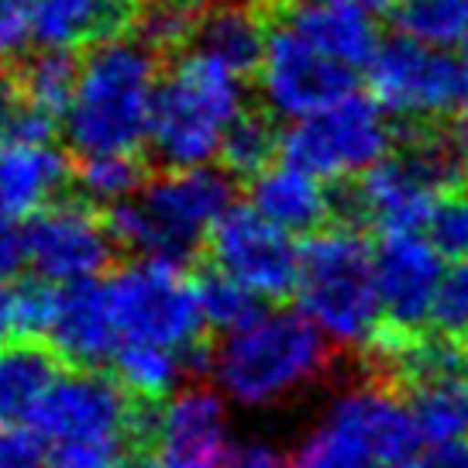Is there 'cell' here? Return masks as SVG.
<instances>
[{"label":"cell","instance_id":"cell-1","mask_svg":"<svg viewBox=\"0 0 468 468\" xmlns=\"http://www.w3.org/2000/svg\"><path fill=\"white\" fill-rule=\"evenodd\" d=\"M159 52L142 31H114L83 52L76 93L62 117L80 159L134 155L148 145L165 76Z\"/></svg>","mask_w":468,"mask_h":468},{"label":"cell","instance_id":"cell-2","mask_svg":"<svg viewBox=\"0 0 468 468\" xmlns=\"http://www.w3.org/2000/svg\"><path fill=\"white\" fill-rule=\"evenodd\" d=\"M210 382L231 407L276 410L310 393L331 368V341L300 314L259 307L218 335Z\"/></svg>","mask_w":468,"mask_h":468},{"label":"cell","instance_id":"cell-3","mask_svg":"<svg viewBox=\"0 0 468 468\" xmlns=\"http://www.w3.org/2000/svg\"><path fill=\"white\" fill-rule=\"evenodd\" d=\"M292 296L335 348L368 351L386 327L376 249L355 224H327L310 234Z\"/></svg>","mask_w":468,"mask_h":468},{"label":"cell","instance_id":"cell-4","mask_svg":"<svg viewBox=\"0 0 468 468\" xmlns=\"http://www.w3.org/2000/svg\"><path fill=\"white\" fill-rule=\"evenodd\" d=\"M403 134L348 193L351 220L382 238L424 234L438 207L468 186V162L448 134H438V128H403Z\"/></svg>","mask_w":468,"mask_h":468},{"label":"cell","instance_id":"cell-5","mask_svg":"<svg viewBox=\"0 0 468 468\" xmlns=\"http://www.w3.org/2000/svg\"><path fill=\"white\" fill-rule=\"evenodd\" d=\"M420 431L403 393L372 376L337 389L292 452V468H399L420 458Z\"/></svg>","mask_w":468,"mask_h":468},{"label":"cell","instance_id":"cell-6","mask_svg":"<svg viewBox=\"0 0 468 468\" xmlns=\"http://www.w3.org/2000/svg\"><path fill=\"white\" fill-rule=\"evenodd\" d=\"M142 427L138 403L117 376L80 368L58 376L31 431L48 468H132Z\"/></svg>","mask_w":468,"mask_h":468},{"label":"cell","instance_id":"cell-7","mask_svg":"<svg viewBox=\"0 0 468 468\" xmlns=\"http://www.w3.org/2000/svg\"><path fill=\"white\" fill-rule=\"evenodd\" d=\"M245 114V76L186 48L162 76L148 148L165 169L214 165L231 128Z\"/></svg>","mask_w":468,"mask_h":468},{"label":"cell","instance_id":"cell-8","mask_svg":"<svg viewBox=\"0 0 468 468\" xmlns=\"http://www.w3.org/2000/svg\"><path fill=\"white\" fill-rule=\"evenodd\" d=\"M231 207L234 186L228 169H165L159 179L142 186L134 200L111 210V228L117 245L132 249L138 259L183 262L210 241Z\"/></svg>","mask_w":468,"mask_h":468},{"label":"cell","instance_id":"cell-9","mask_svg":"<svg viewBox=\"0 0 468 468\" xmlns=\"http://www.w3.org/2000/svg\"><path fill=\"white\" fill-rule=\"evenodd\" d=\"M107 296L121 345L193 355L207 331L200 282H193L183 265L169 259H134L107 282Z\"/></svg>","mask_w":468,"mask_h":468},{"label":"cell","instance_id":"cell-10","mask_svg":"<svg viewBox=\"0 0 468 468\" xmlns=\"http://www.w3.org/2000/svg\"><path fill=\"white\" fill-rule=\"evenodd\" d=\"M389 114L376 97L348 93L317 114L290 121L282 134V159L303 165L321 179H355L379 165L396 148Z\"/></svg>","mask_w":468,"mask_h":468},{"label":"cell","instance_id":"cell-11","mask_svg":"<svg viewBox=\"0 0 468 468\" xmlns=\"http://www.w3.org/2000/svg\"><path fill=\"white\" fill-rule=\"evenodd\" d=\"M366 69L376 103L403 128H438L465 93V62L407 35L382 42Z\"/></svg>","mask_w":468,"mask_h":468},{"label":"cell","instance_id":"cell-12","mask_svg":"<svg viewBox=\"0 0 468 468\" xmlns=\"http://www.w3.org/2000/svg\"><path fill=\"white\" fill-rule=\"evenodd\" d=\"M17 331L45 337L58 358L80 368L111 362L121 345L114 307L101 282L52 286L38 279L17 286Z\"/></svg>","mask_w":468,"mask_h":468},{"label":"cell","instance_id":"cell-13","mask_svg":"<svg viewBox=\"0 0 468 468\" xmlns=\"http://www.w3.org/2000/svg\"><path fill=\"white\" fill-rule=\"evenodd\" d=\"M21 262L52 286L97 282L114 259V228L90 204L56 200L21 228Z\"/></svg>","mask_w":468,"mask_h":468},{"label":"cell","instance_id":"cell-14","mask_svg":"<svg viewBox=\"0 0 468 468\" xmlns=\"http://www.w3.org/2000/svg\"><path fill=\"white\" fill-rule=\"evenodd\" d=\"M259 90L269 114L300 121L355 93V69L276 21L259 66Z\"/></svg>","mask_w":468,"mask_h":468},{"label":"cell","instance_id":"cell-15","mask_svg":"<svg viewBox=\"0 0 468 468\" xmlns=\"http://www.w3.org/2000/svg\"><path fill=\"white\" fill-rule=\"evenodd\" d=\"M52 128L56 121L17 107L0 132V218L7 224L52 207L69 183V162Z\"/></svg>","mask_w":468,"mask_h":468},{"label":"cell","instance_id":"cell-16","mask_svg":"<svg viewBox=\"0 0 468 468\" xmlns=\"http://www.w3.org/2000/svg\"><path fill=\"white\" fill-rule=\"evenodd\" d=\"M210 259L214 269L234 282H241L259 300H279L296 290L303 249L292 241L290 231L262 218L255 207H231L210 234Z\"/></svg>","mask_w":468,"mask_h":468},{"label":"cell","instance_id":"cell-17","mask_svg":"<svg viewBox=\"0 0 468 468\" xmlns=\"http://www.w3.org/2000/svg\"><path fill=\"white\" fill-rule=\"evenodd\" d=\"M386 327L396 335H420L434 321L444 282V251L424 234H393L376 249Z\"/></svg>","mask_w":468,"mask_h":468},{"label":"cell","instance_id":"cell-18","mask_svg":"<svg viewBox=\"0 0 468 468\" xmlns=\"http://www.w3.org/2000/svg\"><path fill=\"white\" fill-rule=\"evenodd\" d=\"M231 403L214 386H183L152 417L159 454L190 468H224L231 454Z\"/></svg>","mask_w":468,"mask_h":468},{"label":"cell","instance_id":"cell-19","mask_svg":"<svg viewBox=\"0 0 468 468\" xmlns=\"http://www.w3.org/2000/svg\"><path fill=\"white\" fill-rule=\"evenodd\" d=\"M276 21L351 69L368 66L382 45L368 0H282Z\"/></svg>","mask_w":468,"mask_h":468},{"label":"cell","instance_id":"cell-20","mask_svg":"<svg viewBox=\"0 0 468 468\" xmlns=\"http://www.w3.org/2000/svg\"><path fill=\"white\" fill-rule=\"evenodd\" d=\"M249 193L251 207L292 238L324 231L335 214V197L327 190V179L290 159L272 162L259 176H251Z\"/></svg>","mask_w":468,"mask_h":468},{"label":"cell","instance_id":"cell-21","mask_svg":"<svg viewBox=\"0 0 468 468\" xmlns=\"http://www.w3.org/2000/svg\"><path fill=\"white\" fill-rule=\"evenodd\" d=\"M424 448H468V362L399 386Z\"/></svg>","mask_w":468,"mask_h":468},{"label":"cell","instance_id":"cell-22","mask_svg":"<svg viewBox=\"0 0 468 468\" xmlns=\"http://www.w3.org/2000/svg\"><path fill=\"white\" fill-rule=\"evenodd\" d=\"M58 376V355L52 348H42L35 341L0 345V427H35Z\"/></svg>","mask_w":468,"mask_h":468},{"label":"cell","instance_id":"cell-23","mask_svg":"<svg viewBox=\"0 0 468 468\" xmlns=\"http://www.w3.org/2000/svg\"><path fill=\"white\" fill-rule=\"evenodd\" d=\"M265 42H269V28L251 7V0H224V4H214L204 17H197L190 48L249 80L262 66Z\"/></svg>","mask_w":468,"mask_h":468},{"label":"cell","instance_id":"cell-24","mask_svg":"<svg viewBox=\"0 0 468 468\" xmlns=\"http://www.w3.org/2000/svg\"><path fill=\"white\" fill-rule=\"evenodd\" d=\"M117 0H28V35L38 48L87 52L90 45L114 35Z\"/></svg>","mask_w":468,"mask_h":468},{"label":"cell","instance_id":"cell-25","mask_svg":"<svg viewBox=\"0 0 468 468\" xmlns=\"http://www.w3.org/2000/svg\"><path fill=\"white\" fill-rule=\"evenodd\" d=\"M111 362H114V376L134 399L162 403L176 389H183V379L193 366V355L152 348V345H117Z\"/></svg>","mask_w":468,"mask_h":468},{"label":"cell","instance_id":"cell-26","mask_svg":"<svg viewBox=\"0 0 468 468\" xmlns=\"http://www.w3.org/2000/svg\"><path fill=\"white\" fill-rule=\"evenodd\" d=\"M76 76H80V62L73 58V52L38 48L17 76L21 107L48 121H62L76 93Z\"/></svg>","mask_w":468,"mask_h":468},{"label":"cell","instance_id":"cell-27","mask_svg":"<svg viewBox=\"0 0 468 468\" xmlns=\"http://www.w3.org/2000/svg\"><path fill=\"white\" fill-rule=\"evenodd\" d=\"M399 35L441 52L468 48V0H399L393 7Z\"/></svg>","mask_w":468,"mask_h":468},{"label":"cell","instance_id":"cell-28","mask_svg":"<svg viewBox=\"0 0 468 468\" xmlns=\"http://www.w3.org/2000/svg\"><path fill=\"white\" fill-rule=\"evenodd\" d=\"M76 183L87 204L117 210L142 190V165L134 155H87L80 159Z\"/></svg>","mask_w":468,"mask_h":468},{"label":"cell","instance_id":"cell-29","mask_svg":"<svg viewBox=\"0 0 468 468\" xmlns=\"http://www.w3.org/2000/svg\"><path fill=\"white\" fill-rule=\"evenodd\" d=\"M276 148H282V138L272 132V124L262 114L249 111L228 134V142L220 148V162L234 176H259L265 165H272Z\"/></svg>","mask_w":468,"mask_h":468},{"label":"cell","instance_id":"cell-30","mask_svg":"<svg viewBox=\"0 0 468 468\" xmlns=\"http://www.w3.org/2000/svg\"><path fill=\"white\" fill-rule=\"evenodd\" d=\"M200 303H204L207 327H218V335L234 327V324H241L245 317H251L255 310L262 307L259 296H251L241 282L224 276L220 269H214L210 276L200 279Z\"/></svg>","mask_w":468,"mask_h":468},{"label":"cell","instance_id":"cell-31","mask_svg":"<svg viewBox=\"0 0 468 468\" xmlns=\"http://www.w3.org/2000/svg\"><path fill=\"white\" fill-rule=\"evenodd\" d=\"M434 327L444 335H468V255L454 259V265L444 272L434 307Z\"/></svg>","mask_w":468,"mask_h":468},{"label":"cell","instance_id":"cell-32","mask_svg":"<svg viewBox=\"0 0 468 468\" xmlns=\"http://www.w3.org/2000/svg\"><path fill=\"white\" fill-rule=\"evenodd\" d=\"M427 238L438 245L444 255L452 259H465L468 255V190L452 193L427 228Z\"/></svg>","mask_w":468,"mask_h":468},{"label":"cell","instance_id":"cell-33","mask_svg":"<svg viewBox=\"0 0 468 468\" xmlns=\"http://www.w3.org/2000/svg\"><path fill=\"white\" fill-rule=\"evenodd\" d=\"M197 31V17L190 15L186 4H165V7H148L145 21H142V35L155 48H173L193 38Z\"/></svg>","mask_w":468,"mask_h":468},{"label":"cell","instance_id":"cell-34","mask_svg":"<svg viewBox=\"0 0 468 468\" xmlns=\"http://www.w3.org/2000/svg\"><path fill=\"white\" fill-rule=\"evenodd\" d=\"M0 468H48L42 441L28 438L25 431L0 434Z\"/></svg>","mask_w":468,"mask_h":468},{"label":"cell","instance_id":"cell-35","mask_svg":"<svg viewBox=\"0 0 468 468\" xmlns=\"http://www.w3.org/2000/svg\"><path fill=\"white\" fill-rule=\"evenodd\" d=\"M224 468H292V458H286L272 441L249 438L234 444Z\"/></svg>","mask_w":468,"mask_h":468},{"label":"cell","instance_id":"cell-36","mask_svg":"<svg viewBox=\"0 0 468 468\" xmlns=\"http://www.w3.org/2000/svg\"><path fill=\"white\" fill-rule=\"evenodd\" d=\"M28 0H0V56L28 42Z\"/></svg>","mask_w":468,"mask_h":468},{"label":"cell","instance_id":"cell-37","mask_svg":"<svg viewBox=\"0 0 468 468\" xmlns=\"http://www.w3.org/2000/svg\"><path fill=\"white\" fill-rule=\"evenodd\" d=\"M17 335V286L0 282V345H7Z\"/></svg>","mask_w":468,"mask_h":468},{"label":"cell","instance_id":"cell-38","mask_svg":"<svg viewBox=\"0 0 468 468\" xmlns=\"http://www.w3.org/2000/svg\"><path fill=\"white\" fill-rule=\"evenodd\" d=\"M448 138L454 142V148L462 152V159L468 162V103H458V111H454V121H452V132Z\"/></svg>","mask_w":468,"mask_h":468},{"label":"cell","instance_id":"cell-39","mask_svg":"<svg viewBox=\"0 0 468 468\" xmlns=\"http://www.w3.org/2000/svg\"><path fill=\"white\" fill-rule=\"evenodd\" d=\"M441 458H444V468H468V448H448V452H441Z\"/></svg>","mask_w":468,"mask_h":468},{"label":"cell","instance_id":"cell-40","mask_svg":"<svg viewBox=\"0 0 468 468\" xmlns=\"http://www.w3.org/2000/svg\"><path fill=\"white\" fill-rule=\"evenodd\" d=\"M399 468H444V458H441V452H427L420 458H413L410 465H399Z\"/></svg>","mask_w":468,"mask_h":468},{"label":"cell","instance_id":"cell-41","mask_svg":"<svg viewBox=\"0 0 468 468\" xmlns=\"http://www.w3.org/2000/svg\"><path fill=\"white\" fill-rule=\"evenodd\" d=\"M7 117H11V101H7V83H4V73H0V132H4Z\"/></svg>","mask_w":468,"mask_h":468},{"label":"cell","instance_id":"cell-42","mask_svg":"<svg viewBox=\"0 0 468 468\" xmlns=\"http://www.w3.org/2000/svg\"><path fill=\"white\" fill-rule=\"evenodd\" d=\"M138 468H190V465H179V462H173V458L159 454V458H152V462H145V465H138Z\"/></svg>","mask_w":468,"mask_h":468},{"label":"cell","instance_id":"cell-43","mask_svg":"<svg viewBox=\"0 0 468 468\" xmlns=\"http://www.w3.org/2000/svg\"><path fill=\"white\" fill-rule=\"evenodd\" d=\"M142 7H165V4H186V0H138Z\"/></svg>","mask_w":468,"mask_h":468},{"label":"cell","instance_id":"cell-44","mask_svg":"<svg viewBox=\"0 0 468 468\" xmlns=\"http://www.w3.org/2000/svg\"><path fill=\"white\" fill-rule=\"evenodd\" d=\"M368 4H372V7H376V11H382V7H386V4H389V0H368Z\"/></svg>","mask_w":468,"mask_h":468},{"label":"cell","instance_id":"cell-45","mask_svg":"<svg viewBox=\"0 0 468 468\" xmlns=\"http://www.w3.org/2000/svg\"><path fill=\"white\" fill-rule=\"evenodd\" d=\"M465 362H468V335H465Z\"/></svg>","mask_w":468,"mask_h":468},{"label":"cell","instance_id":"cell-46","mask_svg":"<svg viewBox=\"0 0 468 468\" xmlns=\"http://www.w3.org/2000/svg\"><path fill=\"white\" fill-rule=\"evenodd\" d=\"M214 4H224V0H214Z\"/></svg>","mask_w":468,"mask_h":468}]
</instances>
